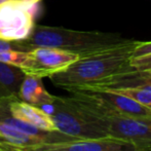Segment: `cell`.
Here are the masks:
<instances>
[{
	"label": "cell",
	"mask_w": 151,
	"mask_h": 151,
	"mask_svg": "<svg viewBox=\"0 0 151 151\" xmlns=\"http://www.w3.org/2000/svg\"><path fill=\"white\" fill-rule=\"evenodd\" d=\"M30 55L33 58V68L29 74L41 78L66 69L79 59L75 54L52 47H34Z\"/></svg>",
	"instance_id": "cell-8"
},
{
	"label": "cell",
	"mask_w": 151,
	"mask_h": 151,
	"mask_svg": "<svg viewBox=\"0 0 151 151\" xmlns=\"http://www.w3.org/2000/svg\"><path fill=\"white\" fill-rule=\"evenodd\" d=\"M150 151H151V150H150Z\"/></svg>",
	"instance_id": "cell-21"
},
{
	"label": "cell",
	"mask_w": 151,
	"mask_h": 151,
	"mask_svg": "<svg viewBox=\"0 0 151 151\" xmlns=\"http://www.w3.org/2000/svg\"><path fill=\"white\" fill-rule=\"evenodd\" d=\"M22 1L28 2V3H33V4H38L41 0H22Z\"/></svg>",
	"instance_id": "cell-18"
},
{
	"label": "cell",
	"mask_w": 151,
	"mask_h": 151,
	"mask_svg": "<svg viewBox=\"0 0 151 151\" xmlns=\"http://www.w3.org/2000/svg\"><path fill=\"white\" fill-rule=\"evenodd\" d=\"M6 1H9V0H0V4L4 3V2H6Z\"/></svg>",
	"instance_id": "cell-19"
},
{
	"label": "cell",
	"mask_w": 151,
	"mask_h": 151,
	"mask_svg": "<svg viewBox=\"0 0 151 151\" xmlns=\"http://www.w3.org/2000/svg\"><path fill=\"white\" fill-rule=\"evenodd\" d=\"M32 50L33 47L24 43L23 41H12V40H4L0 38V52H7V50L30 52Z\"/></svg>",
	"instance_id": "cell-15"
},
{
	"label": "cell",
	"mask_w": 151,
	"mask_h": 151,
	"mask_svg": "<svg viewBox=\"0 0 151 151\" xmlns=\"http://www.w3.org/2000/svg\"><path fill=\"white\" fill-rule=\"evenodd\" d=\"M25 75L21 68L0 61V101L18 97Z\"/></svg>",
	"instance_id": "cell-13"
},
{
	"label": "cell",
	"mask_w": 151,
	"mask_h": 151,
	"mask_svg": "<svg viewBox=\"0 0 151 151\" xmlns=\"http://www.w3.org/2000/svg\"><path fill=\"white\" fill-rule=\"evenodd\" d=\"M8 111L16 119L45 132L57 131L50 115L42 108L20 100L18 97L8 99Z\"/></svg>",
	"instance_id": "cell-9"
},
{
	"label": "cell",
	"mask_w": 151,
	"mask_h": 151,
	"mask_svg": "<svg viewBox=\"0 0 151 151\" xmlns=\"http://www.w3.org/2000/svg\"><path fill=\"white\" fill-rule=\"evenodd\" d=\"M71 96L84 109L88 119L101 127L108 137L133 144L140 151L151 150V118L106 113L88 102Z\"/></svg>",
	"instance_id": "cell-3"
},
{
	"label": "cell",
	"mask_w": 151,
	"mask_h": 151,
	"mask_svg": "<svg viewBox=\"0 0 151 151\" xmlns=\"http://www.w3.org/2000/svg\"><path fill=\"white\" fill-rule=\"evenodd\" d=\"M18 98L26 103L41 108L45 105L52 104L56 96L46 91L41 77L26 74L21 84Z\"/></svg>",
	"instance_id": "cell-11"
},
{
	"label": "cell",
	"mask_w": 151,
	"mask_h": 151,
	"mask_svg": "<svg viewBox=\"0 0 151 151\" xmlns=\"http://www.w3.org/2000/svg\"><path fill=\"white\" fill-rule=\"evenodd\" d=\"M50 115L56 129L75 139L108 137L105 132L88 119V114L72 96L57 97L52 104L41 107Z\"/></svg>",
	"instance_id": "cell-4"
},
{
	"label": "cell",
	"mask_w": 151,
	"mask_h": 151,
	"mask_svg": "<svg viewBox=\"0 0 151 151\" xmlns=\"http://www.w3.org/2000/svg\"><path fill=\"white\" fill-rule=\"evenodd\" d=\"M129 64L137 71L151 72V54L131 58Z\"/></svg>",
	"instance_id": "cell-16"
},
{
	"label": "cell",
	"mask_w": 151,
	"mask_h": 151,
	"mask_svg": "<svg viewBox=\"0 0 151 151\" xmlns=\"http://www.w3.org/2000/svg\"><path fill=\"white\" fill-rule=\"evenodd\" d=\"M150 73H151V72H150Z\"/></svg>",
	"instance_id": "cell-20"
},
{
	"label": "cell",
	"mask_w": 151,
	"mask_h": 151,
	"mask_svg": "<svg viewBox=\"0 0 151 151\" xmlns=\"http://www.w3.org/2000/svg\"><path fill=\"white\" fill-rule=\"evenodd\" d=\"M110 91L125 96V97L129 98V99L139 103L140 105L151 110V86H132V88H111Z\"/></svg>",
	"instance_id": "cell-14"
},
{
	"label": "cell",
	"mask_w": 151,
	"mask_h": 151,
	"mask_svg": "<svg viewBox=\"0 0 151 151\" xmlns=\"http://www.w3.org/2000/svg\"><path fill=\"white\" fill-rule=\"evenodd\" d=\"M37 8V4L22 0L0 4V38L12 41L27 39L35 27Z\"/></svg>",
	"instance_id": "cell-5"
},
{
	"label": "cell",
	"mask_w": 151,
	"mask_h": 151,
	"mask_svg": "<svg viewBox=\"0 0 151 151\" xmlns=\"http://www.w3.org/2000/svg\"><path fill=\"white\" fill-rule=\"evenodd\" d=\"M139 42L129 40L110 50L79 58L66 69L50 75V79L55 86L72 91L90 88L116 74L135 70L129 60Z\"/></svg>",
	"instance_id": "cell-1"
},
{
	"label": "cell",
	"mask_w": 151,
	"mask_h": 151,
	"mask_svg": "<svg viewBox=\"0 0 151 151\" xmlns=\"http://www.w3.org/2000/svg\"><path fill=\"white\" fill-rule=\"evenodd\" d=\"M131 39L118 33L77 31L62 27L35 25L27 39L22 40L31 47H52L77 55L79 58L110 50Z\"/></svg>",
	"instance_id": "cell-2"
},
{
	"label": "cell",
	"mask_w": 151,
	"mask_h": 151,
	"mask_svg": "<svg viewBox=\"0 0 151 151\" xmlns=\"http://www.w3.org/2000/svg\"><path fill=\"white\" fill-rule=\"evenodd\" d=\"M151 86V73L146 71H131L122 72L116 74L111 77L102 80L101 82L93 86L82 90H111V88H132V86Z\"/></svg>",
	"instance_id": "cell-12"
},
{
	"label": "cell",
	"mask_w": 151,
	"mask_h": 151,
	"mask_svg": "<svg viewBox=\"0 0 151 151\" xmlns=\"http://www.w3.org/2000/svg\"><path fill=\"white\" fill-rule=\"evenodd\" d=\"M69 93L106 113L151 118L150 109L125 96L110 90H76Z\"/></svg>",
	"instance_id": "cell-6"
},
{
	"label": "cell",
	"mask_w": 151,
	"mask_h": 151,
	"mask_svg": "<svg viewBox=\"0 0 151 151\" xmlns=\"http://www.w3.org/2000/svg\"><path fill=\"white\" fill-rule=\"evenodd\" d=\"M28 151H140L133 144L112 137L99 139H74L59 143H45Z\"/></svg>",
	"instance_id": "cell-7"
},
{
	"label": "cell",
	"mask_w": 151,
	"mask_h": 151,
	"mask_svg": "<svg viewBox=\"0 0 151 151\" xmlns=\"http://www.w3.org/2000/svg\"><path fill=\"white\" fill-rule=\"evenodd\" d=\"M40 144H45V142L0 121V151H28Z\"/></svg>",
	"instance_id": "cell-10"
},
{
	"label": "cell",
	"mask_w": 151,
	"mask_h": 151,
	"mask_svg": "<svg viewBox=\"0 0 151 151\" xmlns=\"http://www.w3.org/2000/svg\"><path fill=\"white\" fill-rule=\"evenodd\" d=\"M148 54H151V41H147V42L140 41L138 43V45L135 47V50H133L132 58L144 56V55H148Z\"/></svg>",
	"instance_id": "cell-17"
}]
</instances>
